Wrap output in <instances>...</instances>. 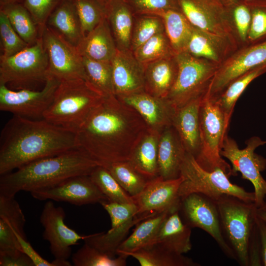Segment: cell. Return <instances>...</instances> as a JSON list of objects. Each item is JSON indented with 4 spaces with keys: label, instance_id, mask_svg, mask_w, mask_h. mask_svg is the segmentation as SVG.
<instances>
[{
    "label": "cell",
    "instance_id": "8d00e7d4",
    "mask_svg": "<svg viewBox=\"0 0 266 266\" xmlns=\"http://www.w3.org/2000/svg\"><path fill=\"white\" fill-rule=\"evenodd\" d=\"M7 16L14 30L29 45L33 44L40 36L38 27L24 5L17 3L0 8Z\"/></svg>",
    "mask_w": 266,
    "mask_h": 266
},
{
    "label": "cell",
    "instance_id": "ac0fdd59",
    "mask_svg": "<svg viewBox=\"0 0 266 266\" xmlns=\"http://www.w3.org/2000/svg\"><path fill=\"white\" fill-rule=\"evenodd\" d=\"M40 200L64 201L75 205L100 203L108 200L92 181L90 175L70 178L53 187L30 193Z\"/></svg>",
    "mask_w": 266,
    "mask_h": 266
},
{
    "label": "cell",
    "instance_id": "30bf717a",
    "mask_svg": "<svg viewBox=\"0 0 266 266\" xmlns=\"http://www.w3.org/2000/svg\"><path fill=\"white\" fill-rule=\"evenodd\" d=\"M246 143V146L240 149L236 141L227 134L220 154L231 163L232 175L235 176L237 172H240L243 179L251 182L254 188L255 204L259 208L265 202L266 197V181L261 174L266 167V160L256 154L255 150L266 144V141L253 136Z\"/></svg>",
    "mask_w": 266,
    "mask_h": 266
},
{
    "label": "cell",
    "instance_id": "4dcf8cb0",
    "mask_svg": "<svg viewBox=\"0 0 266 266\" xmlns=\"http://www.w3.org/2000/svg\"><path fill=\"white\" fill-rule=\"evenodd\" d=\"M176 210L159 212L138 222L132 234L119 246L117 255L133 252L151 245L164 221L171 212Z\"/></svg>",
    "mask_w": 266,
    "mask_h": 266
},
{
    "label": "cell",
    "instance_id": "4316f807",
    "mask_svg": "<svg viewBox=\"0 0 266 266\" xmlns=\"http://www.w3.org/2000/svg\"><path fill=\"white\" fill-rule=\"evenodd\" d=\"M145 67V91L166 98L176 80L178 66L175 55L149 63Z\"/></svg>",
    "mask_w": 266,
    "mask_h": 266
},
{
    "label": "cell",
    "instance_id": "681fc988",
    "mask_svg": "<svg viewBox=\"0 0 266 266\" xmlns=\"http://www.w3.org/2000/svg\"><path fill=\"white\" fill-rule=\"evenodd\" d=\"M0 266H34L31 259L24 252L14 255H0Z\"/></svg>",
    "mask_w": 266,
    "mask_h": 266
},
{
    "label": "cell",
    "instance_id": "816d5d0a",
    "mask_svg": "<svg viewBox=\"0 0 266 266\" xmlns=\"http://www.w3.org/2000/svg\"><path fill=\"white\" fill-rule=\"evenodd\" d=\"M257 224L260 239L262 266H266V223L257 215Z\"/></svg>",
    "mask_w": 266,
    "mask_h": 266
},
{
    "label": "cell",
    "instance_id": "e0dca14e",
    "mask_svg": "<svg viewBox=\"0 0 266 266\" xmlns=\"http://www.w3.org/2000/svg\"><path fill=\"white\" fill-rule=\"evenodd\" d=\"M65 217L63 208L56 206L51 200L44 204L40 216L44 228L42 237L49 243L50 252L57 260H67L71 254V246L87 237L68 227L64 222Z\"/></svg>",
    "mask_w": 266,
    "mask_h": 266
},
{
    "label": "cell",
    "instance_id": "7dc6e473",
    "mask_svg": "<svg viewBox=\"0 0 266 266\" xmlns=\"http://www.w3.org/2000/svg\"><path fill=\"white\" fill-rule=\"evenodd\" d=\"M250 6L251 20L247 36V45L266 39V5Z\"/></svg>",
    "mask_w": 266,
    "mask_h": 266
},
{
    "label": "cell",
    "instance_id": "3957f363",
    "mask_svg": "<svg viewBox=\"0 0 266 266\" xmlns=\"http://www.w3.org/2000/svg\"><path fill=\"white\" fill-rule=\"evenodd\" d=\"M100 164L82 149L40 159L0 175V195L15 197L53 187L74 176L90 175Z\"/></svg>",
    "mask_w": 266,
    "mask_h": 266
},
{
    "label": "cell",
    "instance_id": "44dd1931",
    "mask_svg": "<svg viewBox=\"0 0 266 266\" xmlns=\"http://www.w3.org/2000/svg\"><path fill=\"white\" fill-rule=\"evenodd\" d=\"M118 98L140 115L148 129L160 133L172 126L176 108L167 99L154 96L146 92Z\"/></svg>",
    "mask_w": 266,
    "mask_h": 266
},
{
    "label": "cell",
    "instance_id": "db71d44e",
    "mask_svg": "<svg viewBox=\"0 0 266 266\" xmlns=\"http://www.w3.org/2000/svg\"><path fill=\"white\" fill-rule=\"evenodd\" d=\"M18 0H0V8L8 5L17 3Z\"/></svg>",
    "mask_w": 266,
    "mask_h": 266
},
{
    "label": "cell",
    "instance_id": "f5cc1de1",
    "mask_svg": "<svg viewBox=\"0 0 266 266\" xmlns=\"http://www.w3.org/2000/svg\"><path fill=\"white\" fill-rule=\"evenodd\" d=\"M220 2L225 6L233 4L237 2H242L250 6L254 5L265 4L266 5V0H219Z\"/></svg>",
    "mask_w": 266,
    "mask_h": 266
},
{
    "label": "cell",
    "instance_id": "8992f818",
    "mask_svg": "<svg viewBox=\"0 0 266 266\" xmlns=\"http://www.w3.org/2000/svg\"><path fill=\"white\" fill-rule=\"evenodd\" d=\"M200 149L195 158L203 169L212 171L221 168L229 177L232 167L221 155L230 120L214 98L206 95L202 98L199 113Z\"/></svg>",
    "mask_w": 266,
    "mask_h": 266
},
{
    "label": "cell",
    "instance_id": "83f0119b",
    "mask_svg": "<svg viewBox=\"0 0 266 266\" xmlns=\"http://www.w3.org/2000/svg\"><path fill=\"white\" fill-rule=\"evenodd\" d=\"M160 134L147 129L135 144L128 160L138 171L149 179L159 176Z\"/></svg>",
    "mask_w": 266,
    "mask_h": 266
},
{
    "label": "cell",
    "instance_id": "9a60e30c",
    "mask_svg": "<svg viewBox=\"0 0 266 266\" xmlns=\"http://www.w3.org/2000/svg\"><path fill=\"white\" fill-rule=\"evenodd\" d=\"M40 36L47 55L49 75L60 81L80 78L87 80L82 57L76 46L47 25Z\"/></svg>",
    "mask_w": 266,
    "mask_h": 266
},
{
    "label": "cell",
    "instance_id": "7c38bea8",
    "mask_svg": "<svg viewBox=\"0 0 266 266\" xmlns=\"http://www.w3.org/2000/svg\"><path fill=\"white\" fill-rule=\"evenodd\" d=\"M100 204L110 216L111 227L106 233L87 235L84 241L112 258L117 255L119 246L133 226L157 214L137 215V208L134 202L122 203L105 200Z\"/></svg>",
    "mask_w": 266,
    "mask_h": 266
},
{
    "label": "cell",
    "instance_id": "ab89813d",
    "mask_svg": "<svg viewBox=\"0 0 266 266\" xmlns=\"http://www.w3.org/2000/svg\"><path fill=\"white\" fill-rule=\"evenodd\" d=\"M118 256L111 257L84 242V245L72 255L71 260L75 266H125L128 256Z\"/></svg>",
    "mask_w": 266,
    "mask_h": 266
},
{
    "label": "cell",
    "instance_id": "11a10c76",
    "mask_svg": "<svg viewBox=\"0 0 266 266\" xmlns=\"http://www.w3.org/2000/svg\"><path fill=\"white\" fill-rule=\"evenodd\" d=\"M257 215L258 217L266 223V211L257 209Z\"/></svg>",
    "mask_w": 266,
    "mask_h": 266
},
{
    "label": "cell",
    "instance_id": "5bb4252c",
    "mask_svg": "<svg viewBox=\"0 0 266 266\" xmlns=\"http://www.w3.org/2000/svg\"><path fill=\"white\" fill-rule=\"evenodd\" d=\"M179 212L186 225L191 229L198 228L206 232L224 254L234 260L222 234L216 201L202 194L192 193L181 199Z\"/></svg>",
    "mask_w": 266,
    "mask_h": 266
},
{
    "label": "cell",
    "instance_id": "1f68e13d",
    "mask_svg": "<svg viewBox=\"0 0 266 266\" xmlns=\"http://www.w3.org/2000/svg\"><path fill=\"white\" fill-rule=\"evenodd\" d=\"M192 27L185 51L193 56L207 60L219 65L236 51L228 44Z\"/></svg>",
    "mask_w": 266,
    "mask_h": 266
},
{
    "label": "cell",
    "instance_id": "ffe728a7",
    "mask_svg": "<svg viewBox=\"0 0 266 266\" xmlns=\"http://www.w3.org/2000/svg\"><path fill=\"white\" fill-rule=\"evenodd\" d=\"M114 94L121 98L145 91V67L130 50L117 52L111 61Z\"/></svg>",
    "mask_w": 266,
    "mask_h": 266
},
{
    "label": "cell",
    "instance_id": "8fae6325",
    "mask_svg": "<svg viewBox=\"0 0 266 266\" xmlns=\"http://www.w3.org/2000/svg\"><path fill=\"white\" fill-rule=\"evenodd\" d=\"M49 75L47 55L41 36L33 44L13 55L0 56V84L45 82Z\"/></svg>",
    "mask_w": 266,
    "mask_h": 266
},
{
    "label": "cell",
    "instance_id": "4fadbf2b",
    "mask_svg": "<svg viewBox=\"0 0 266 266\" xmlns=\"http://www.w3.org/2000/svg\"><path fill=\"white\" fill-rule=\"evenodd\" d=\"M41 90L13 91L0 84V110L32 119H40L50 105L60 81L49 75Z\"/></svg>",
    "mask_w": 266,
    "mask_h": 266
},
{
    "label": "cell",
    "instance_id": "603a6c76",
    "mask_svg": "<svg viewBox=\"0 0 266 266\" xmlns=\"http://www.w3.org/2000/svg\"><path fill=\"white\" fill-rule=\"evenodd\" d=\"M186 153L172 126L162 131L158 144L159 176L165 180L179 178Z\"/></svg>",
    "mask_w": 266,
    "mask_h": 266
},
{
    "label": "cell",
    "instance_id": "d6986e66",
    "mask_svg": "<svg viewBox=\"0 0 266 266\" xmlns=\"http://www.w3.org/2000/svg\"><path fill=\"white\" fill-rule=\"evenodd\" d=\"M182 178L165 180L160 176L150 179L133 200L137 215L179 209L181 200L179 189Z\"/></svg>",
    "mask_w": 266,
    "mask_h": 266
},
{
    "label": "cell",
    "instance_id": "f546056e",
    "mask_svg": "<svg viewBox=\"0 0 266 266\" xmlns=\"http://www.w3.org/2000/svg\"><path fill=\"white\" fill-rule=\"evenodd\" d=\"M106 18L111 26L117 49L130 50L133 33V16L125 0H109L105 5Z\"/></svg>",
    "mask_w": 266,
    "mask_h": 266
},
{
    "label": "cell",
    "instance_id": "9f6ffc18",
    "mask_svg": "<svg viewBox=\"0 0 266 266\" xmlns=\"http://www.w3.org/2000/svg\"><path fill=\"white\" fill-rule=\"evenodd\" d=\"M258 208L262 210L266 211V202H265L262 206Z\"/></svg>",
    "mask_w": 266,
    "mask_h": 266
},
{
    "label": "cell",
    "instance_id": "d6a6232c",
    "mask_svg": "<svg viewBox=\"0 0 266 266\" xmlns=\"http://www.w3.org/2000/svg\"><path fill=\"white\" fill-rule=\"evenodd\" d=\"M148 15L162 19L165 33L175 54L185 51L193 27L180 9H168Z\"/></svg>",
    "mask_w": 266,
    "mask_h": 266
},
{
    "label": "cell",
    "instance_id": "9c48e42d",
    "mask_svg": "<svg viewBox=\"0 0 266 266\" xmlns=\"http://www.w3.org/2000/svg\"><path fill=\"white\" fill-rule=\"evenodd\" d=\"M191 25L198 30L231 46L240 47L226 7L219 0H177Z\"/></svg>",
    "mask_w": 266,
    "mask_h": 266
},
{
    "label": "cell",
    "instance_id": "f6af8a7d",
    "mask_svg": "<svg viewBox=\"0 0 266 266\" xmlns=\"http://www.w3.org/2000/svg\"><path fill=\"white\" fill-rule=\"evenodd\" d=\"M0 35L3 51L1 56L13 55L30 46L14 30L2 10H0Z\"/></svg>",
    "mask_w": 266,
    "mask_h": 266
},
{
    "label": "cell",
    "instance_id": "bcb514c9",
    "mask_svg": "<svg viewBox=\"0 0 266 266\" xmlns=\"http://www.w3.org/2000/svg\"><path fill=\"white\" fill-rule=\"evenodd\" d=\"M58 1L59 0H25L24 6L36 23L40 35Z\"/></svg>",
    "mask_w": 266,
    "mask_h": 266
},
{
    "label": "cell",
    "instance_id": "60d3db41",
    "mask_svg": "<svg viewBox=\"0 0 266 266\" xmlns=\"http://www.w3.org/2000/svg\"><path fill=\"white\" fill-rule=\"evenodd\" d=\"M133 54L136 60L143 66L175 55L165 31L153 36L134 50Z\"/></svg>",
    "mask_w": 266,
    "mask_h": 266
},
{
    "label": "cell",
    "instance_id": "f35d334b",
    "mask_svg": "<svg viewBox=\"0 0 266 266\" xmlns=\"http://www.w3.org/2000/svg\"><path fill=\"white\" fill-rule=\"evenodd\" d=\"M90 176L109 200L122 203L134 202L133 198L122 188L105 167L98 166L92 171Z\"/></svg>",
    "mask_w": 266,
    "mask_h": 266
},
{
    "label": "cell",
    "instance_id": "cb8c5ba5",
    "mask_svg": "<svg viewBox=\"0 0 266 266\" xmlns=\"http://www.w3.org/2000/svg\"><path fill=\"white\" fill-rule=\"evenodd\" d=\"M203 97L176 108L172 123L186 152L195 158L200 149L199 113Z\"/></svg>",
    "mask_w": 266,
    "mask_h": 266
},
{
    "label": "cell",
    "instance_id": "2e32d148",
    "mask_svg": "<svg viewBox=\"0 0 266 266\" xmlns=\"http://www.w3.org/2000/svg\"><path fill=\"white\" fill-rule=\"evenodd\" d=\"M265 65L266 39L240 47L218 66L206 95L217 96L234 80Z\"/></svg>",
    "mask_w": 266,
    "mask_h": 266
},
{
    "label": "cell",
    "instance_id": "e575fe53",
    "mask_svg": "<svg viewBox=\"0 0 266 266\" xmlns=\"http://www.w3.org/2000/svg\"><path fill=\"white\" fill-rule=\"evenodd\" d=\"M102 166L109 171L122 188L133 198L138 195L150 180L138 171L128 161Z\"/></svg>",
    "mask_w": 266,
    "mask_h": 266
},
{
    "label": "cell",
    "instance_id": "f907efd6",
    "mask_svg": "<svg viewBox=\"0 0 266 266\" xmlns=\"http://www.w3.org/2000/svg\"><path fill=\"white\" fill-rule=\"evenodd\" d=\"M19 242L23 252L31 259L34 266H54L52 262H49L43 258L34 250L27 238H21Z\"/></svg>",
    "mask_w": 266,
    "mask_h": 266
},
{
    "label": "cell",
    "instance_id": "7402d4cb",
    "mask_svg": "<svg viewBox=\"0 0 266 266\" xmlns=\"http://www.w3.org/2000/svg\"><path fill=\"white\" fill-rule=\"evenodd\" d=\"M26 219L15 197L0 195V255L23 252L18 241L27 238L24 231Z\"/></svg>",
    "mask_w": 266,
    "mask_h": 266
},
{
    "label": "cell",
    "instance_id": "d4e9b609",
    "mask_svg": "<svg viewBox=\"0 0 266 266\" xmlns=\"http://www.w3.org/2000/svg\"><path fill=\"white\" fill-rule=\"evenodd\" d=\"M76 48L81 56L99 61H111L117 47L106 16L82 38Z\"/></svg>",
    "mask_w": 266,
    "mask_h": 266
},
{
    "label": "cell",
    "instance_id": "74e56055",
    "mask_svg": "<svg viewBox=\"0 0 266 266\" xmlns=\"http://www.w3.org/2000/svg\"><path fill=\"white\" fill-rule=\"evenodd\" d=\"M87 80L105 97L114 95L111 62L99 61L82 56Z\"/></svg>",
    "mask_w": 266,
    "mask_h": 266
},
{
    "label": "cell",
    "instance_id": "c3c4849f",
    "mask_svg": "<svg viewBox=\"0 0 266 266\" xmlns=\"http://www.w3.org/2000/svg\"><path fill=\"white\" fill-rule=\"evenodd\" d=\"M133 3L138 12L149 14L168 9H179L177 0H133Z\"/></svg>",
    "mask_w": 266,
    "mask_h": 266
},
{
    "label": "cell",
    "instance_id": "d590c367",
    "mask_svg": "<svg viewBox=\"0 0 266 266\" xmlns=\"http://www.w3.org/2000/svg\"><path fill=\"white\" fill-rule=\"evenodd\" d=\"M266 72V65L255 68L234 80L219 95L213 97L229 119H231L236 102L246 88Z\"/></svg>",
    "mask_w": 266,
    "mask_h": 266
},
{
    "label": "cell",
    "instance_id": "b9f144b4",
    "mask_svg": "<svg viewBox=\"0 0 266 266\" xmlns=\"http://www.w3.org/2000/svg\"><path fill=\"white\" fill-rule=\"evenodd\" d=\"M84 37L106 17L105 5L97 0H72Z\"/></svg>",
    "mask_w": 266,
    "mask_h": 266
},
{
    "label": "cell",
    "instance_id": "ee69618b",
    "mask_svg": "<svg viewBox=\"0 0 266 266\" xmlns=\"http://www.w3.org/2000/svg\"><path fill=\"white\" fill-rule=\"evenodd\" d=\"M225 7L232 22L240 47L247 45V36L251 20L250 5L237 2Z\"/></svg>",
    "mask_w": 266,
    "mask_h": 266
},
{
    "label": "cell",
    "instance_id": "7a4b0ae2",
    "mask_svg": "<svg viewBox=\"0 0 266 266\" xmlns=\"http://www.w3.org/2000/svg\"><path fill=\"white\" fill-rule=\"evenodd\" d=\"M77 148L75 133L43 118L13 115L0 133V175Z\"/></svg>",
    "mask_w": 266,
    "mask_h": 266
},
{
    "label": "cell",
    "instance_id": "f1b7e54d",
    "mask_svg": "<svg viewBox=\"0 0 266 266\" xmlns=\"http://www.w3.org/2000/svg\"><path fill=\"white\" fill-rule=\"evenodd\" d=\"M46 25L76 47L84 37L72 0H62L49 16Z\"/></svg>",
    "mask_w": 266,
    "mask_h": 266
},
{
    "label": "cell",
    "instance_id": "ba28073f",
    "mask_svg": "<svg viewBox=\"0 0 266 266\" xmlns=\"http://www.w3.org/2000/svg\"><path fill=\"white\" fill-rule=\"evenodd\" d=\"M175 58L177 77L166 98L178 108L206 95L219 65L186 51L176 54Z\"/></svg>",
    "mask_w": 266,
    "mask_h": 266
},
{
    "label": "cell",
    "instance_id": "6f0895ef",
    "mask_svg": "<svg viewBox=\"0 0 266 266\" xmlns=\"http://www.w3.org/2000/svg\"><path fill=\"white\" fill-rule=\"evenodd\" d=\"M97 0L99 1L100 2L103 3V4L106 5L109 0Z\"/></svg>",
    "mask_w": 266,
    "mask_h": 266
},
{
    "label": "cell",
    "instance_id": "484cf974",
    "mask_svg": "<svg viewBox=\"0 0 266 266\" xmlns=\"http://www.w3.org/2000/svg\"><path fill=\"white\" fill-rule=\"evenodd\" d=\"M191 235V228L184 222L178 209L166 217L152 244L183 254L192 249Z\"/></svg>",
    "mask_w": 266,
    "mask_h": 266
},
{
    "label": "cell",
    "instance_id": "7bdbcfd3",
    "mask_svg": "<svg viewBox=\"0 0 266 266\" xmlns=\"http://www.w3.org/2000/svg\"><path fill=\"white\" fill-rule=\"evenodd\" d=\"M165 31L162 19L149 15L140 19L132 34L131 49L133 52L156 34Z\"/></svg>",
    "mask_w": 266,
    "mask_h": 266
},
{
    "label": "cell",
    "instance_id": "836d02e7",
    "mask_svg": "<svg viewBox=\"0 0 266 266\" xmlns=\"http://www.w3.org/2000/svg\"><path fill=\"white\" fill-rule=\"evenodd\" d=\"M124 255L134 258L141 266H200L183 254L171 252L155 244Z\"/></svg>",
    "mask_w": 266,
    "mask_h": 266
},
{
    "label": "cell",
    "instance_id": "277c9868",
    "mask_svg": "<svg viewBox=\"0 0 266 266\" xmlns=\"http://www.w3.org/2000/svg\"><path fill=\"white\" fill-rule=\"evenodd\" d=\"M216 202L222 234L234 260L241 266H260L257 207L255 203L227 195Z\"/></svg>",
    "mask_w": 266,
    "mask_h": 266
},
{
    "label": "cell",
    "instance_id": "6da1fadb",
    "mask_svg": "<svg viewBox=\"0 0 266 266\" xmlns=\"http://www.w3.org/2000/svg\"><path fill=\"white\" fill-rule=\"evenodd\" d=\"M147 129L133 108L112 95L91 110L75 135L78 148L104 166L128 161Z\"/></svg>",
    "mask_w": 266,
    "mask_h": 266
},
{
    "label": "cell",
    "instance_id": "5b68a950",
    "mask_svg": "<svg viewBox=\"0 0 266 266\" xmlns=\"http://www.w3.org/2000/svg\"><path fill=\"white\" fill-rule=\"evenodd\" d=\"M105 97L85 79L61 81L43 118L75 133L91 110Z\"/></svg>",
    "mask_w": 266,
    "mask_h": 266
},
{
    "label": "cell",
    "instance_id": "52a82bcc",
    "mask_svg": "<svg viewBox=\"0 0 266 266\" xmlns=\"http://www.w3.org/2000/svg\"><path fill=\"white\" fill-rule=\"evenodd\" d=\"M182 181L179 189L181 199L192 193L203 194L217 201L227 195L235 197L246 202H254V192L232 183L229 176L221 168L208 171L201 167L195 157L186 153L180 169Z\"/></svg>",
    "mask_w": 266,
    "mask_h": 266
}]
</instances>
